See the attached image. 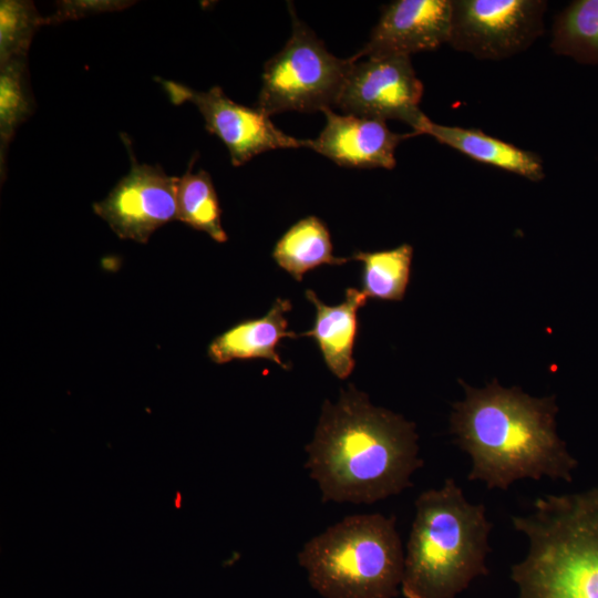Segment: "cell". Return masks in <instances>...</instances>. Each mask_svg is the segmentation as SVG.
Returning <instances> with one entry per match:
<instances>
[{
  "label": "cell",
  "instance_id": "6da1fadb",
  "mask_svg": "<svg viewBox=\"0 0 598 598\" xmlns=\"http://www.w3.org/2000/svg\"><path fill=\"white\" fill-rule=\"evenodd\" d=\"M419 451L413 422L350 384L336 403L323 402L305 466L322 502L370 505L413 485Z\"/></svg>",
  "mask_w": 598,
  "mask_h": 598
},
{
  "label": "cell",
  "instance_id": "7a4b0ae2",
  "mask_svg": "<svg viewBox=\"0 0 598 598\" xmlns=\"http://www.w3.org/2000/svg\"><path fill=\"white\" fill-rule=\"evenodd\" d=\"M465 398L453 404L450 432L472 460L468 481L502 491L519 480L571 482L578 462L556 431V398H535L493 380L482 389L458 381Z\"/></svg>",
  "mask_w": 598,
  "mask_h": 598
},
{
  "label": "cell",
  "instance_id": "3957f363",
  "mask_svg": "<svg viewBox=\"0 0 598 598\" xmlns=\"http://www.w3.org/2000/svg\"><path fill=\"white\" fill-rule=\"evenodd\" d=\"M512 525L528 543L511 567L517 598H598V486L537 497Z\"/></svg>",
  "mask_w": 598,
  "mask_h": 598
},
{
  "label": "cell",
  "instance_id": "277c9868",
  "mask_svg": "<svg viewBox=\"0 0 598 598\" xmlns=\"http://www.w3.org/2000/svg\"><path fill=\"white\" fill-rule=\"evenodd\" d=\"M414 505L401 592L405 598H455L488 574L492 523L485 506L468 502L452 477L422 492Z\"/></svg>",
  "mask_w": 598,
  "mask_h": 598
},
{
  "label": "cell",
  "instance_id": "5b68a950",
  "mask_svg": "<svg viewBox=\"0 0 598 598\" xmlns=\"http://www.w3.org/2000/svg\"><path fill=\"white\" fill-rule=\"evenodd\" d=\"M394 516H347L308 540L298 554L323 598H394L401 592L404 550Z\"/></svg>",
  "mask_w": 598,
  "mask_h": 598
},
{
  "label": "cell",
  "instance_id": "8992f818",
  "mask_svg": "<svg viewBox=\"0 0 598 598\" xmlns=\"http://www.w3.org/2000/svg\"><path fill=\"white\" fill-rule=\"evenodd\" d=\"M292 32L264 66L257 109L267 115L336 107L353 61L331 54L291 10Z\"/></svg>",
  "mask_w": 598,
  "mask_h": 598
},
{
  "label": "cell",
  "instance_id": "52a82bcc",
  "mask_svg": "<svg viewBox=\"0 0 598 598\" xmlns=\"http://www.w3.org/2000/svg\"><path fill=\"white\" fill-rule=\"evenodd\" d=\"M544 0H452L448 44L476 59L502 60L544 32Z\"/></svg>",
  "mask_w": 598,
  "mask_h": 598
},
{
  "label": "cell",
  "instance_id": "ba28073f",
  "mask_svg": "<svg viewBox=\"0 0 598 598\" xmlns=\"http://www.w3.org/2000/svg\"><path fill=\"white\" fill-rule=\"evenodd\" d=\"M422 95L410 56H372L353 61L336 107L344 114L402 121L417 132L427 117L420 110Z\"/></svg>",
  "mask_w": 598,
  "mask_h": 598
},
{
  "label": "cell",
  "instance_id": "9c48e42d",
  "mask_svg": "<svg viewBox=\"0 0 598 598\" xmlns=\"http://www.w3.org/2000/svg\"><path fill=\"white\" fill-rule=\"evenodd\" d=\"M156 80L173 104L189 102L197 106L206 130L223 141L234 166H240L266 151L309 146V140L287 135L269 115L257 107L234 102L219 86L200 92L174 81Z\"/></svg>",
  "mask_w": 598,
  "mask_h": 598
},
{
  "label": "cell",
  "instance_id": "30bf717a",
  "mask_svg": "<svg viewBox=\"0 0 598 598\" xmlns=\"http://www.w3.org/2000/svg\"><path fill=\"white\" fill-rule=\"evenodd\" d=\"M177 179L159 165L133 161L128 174L93 210L120 238L146 244L157 228L176 219Z\"/></svg>",
  "mask_w": 598,
  "mask_h": 598
},
{
  "label": "cell",
  "instance_id": "8fae6325",
  "mask_svg": "<svg viewBox=\"0 0 598 598\" xmlns=\"http://www.w3.org/2000/svg\"><path fill=\"white\" fill-rule=\"evenodd\" d=\"M452 0H396L383 7L365 45L352 58L406 55L448 42Z\"/></svg>",
  "mask_w": 598,
  "mask_h": 598
},
{
  "label": "cell",
  "instance_id": "7c38bea8",
  "mask_svg": "<svg viewBox=\"0 0 598 598\" xmlns=\"http://www.w3.org/2000/svg\"><path fill=\"white\" fill-rule=\"evenodd\" d=\"M326 125L316 140H309L308 148L330 158L336 164L358 168H386L396 165L398 145L416 132L394 133L384 121L337 114L332 109L323 111Z\"/></svg>",
  "mask_w": 598,
  "mask_h": 598
},
{
  "label": "cell",
  "instance_id": "4fadbf2b",
  "mask_svg": "<svg viewBox=\"0 0 598 598\" xmlns=\"http://www.w3.org/2000/svg\"><path fill=\"white\" fill-rule=\"evenodd\" d=\"M306 298L316 308L313 327L299 334L316 340L328 369L339 379H347L354 369L353 347L358 334V310L368 297L362 290L348 288L343 302L329 306L307 289Z\"/></svg>",
  "mask_w": 598,
  "mask_h": 598
},
{
  "label": "cell",
  "instance_id": "5bb4252c",
  "mask_svg": "<svg viewBox=\"0 0 598 598\" xmlns=\"http://www.w3.org/2000/svg\"><path fill=\"white\" fill-rule=\"evenodd\" d=\"M292 308L289 299L277 298L269 311L256 319L240 321L217 336L208 346L209 359L218 364L233 360L266 359L288 370L277 347L283 338H297L288 331L286 313Z\"/></svg>",
  "mask_w": 598,
  "mask_h": 598
},
{
  "label": "cell",
  "instance_id": "9a60e30c",
  "mask_svg": "<svg viewBox=\"0 0 598 598\" xmlns=\"http://www.w3.org/2000/svg\"><path fill=\"white\" fill-rule=\"evenodd\" d=\"M416 133L430 135L439 143L474 161L517 174L529 181L539 182L545 177L539 155L491 136L478 128L437 124L426 117Z\"/></svg>",
  "mask_w": 598,
  "mask_h": 598
},
{
  "label": "cell",
  "instance_id": "2e32d148",
  "mask_svg": "<svg viewBox=\"0 0 598 598\" xmlns=\"http://www.w3.org/2000/svg\"><path fill=\"white\" fill-rule=\"evenodd\" d=\"M276 264L295 280L321 266L343 265L350 258L336 257L330 231L316 216H308L293 224L276 243L272 254Z\"/></svg>",
  "mask_w": 598,
  "mask_h": 598
},
{
  "label": "cell",
  "instance_id": "e0dca14e",
  "mask_svg": "<svg viewBox=\"0 0 598 598\" xmlns=\"http://www.w3.org/2000/svg\"><path fill=\"white\" fill-rule=\"evenodd\" d=\"M551 50L580 64H598V0H575L554 19Z\"/></svg>",
  "mask_w": 598,
  "mask_h": 598
},
{
  "label": "cell",
  "instance_id": "ac0fdd59",
  "mask_svg": "<svg viewBox=\"0 0 598 598\" xmlns=\"http://www.w3.org/2000/svg\"><path fill=\"white\" fill-rule=\"evenodd\" d=\"M350 260L362 264V291L368 299L401 301L410 281L413 247L402 244L379 251H355Z\"/></svg>",
  "mask_w": 598,
  "mask_h": 598
},
{
  "label": "cell",
  "instance_id": "d6986e66",
  "mask_svg": "<svg viewBox=\"0 0 598 598\" xmlns=\"http://www.w3.org/2000/svg\"><path fill=\"white\" fill-rule=\"evenodd\" d=\"M34 110L27 56L0 64V173L6 177L7 152L17 128Z\"/></svg>",
  "mask_w": 598,
  "mask_h": 598
},
{
  "label": "cell",
  "instance_id": "ffe728a7",
  "mask_svg": "<svg viewBox=\"0 0 598 598\" xmlns=\"http://www.w3.org/2000/svg\"><path fill=\"white\" fill-rule=\"evenodd\" d=\"M188 171L177 179L176 219L189 227L205 231L215 241L225 243L228 237L221 227V209L210 175L205 171Z\"/></svg>",
  "mask_w": 598,
  "mask_h": 598
},
{
  "label": "cell",
  "instance_id": "44dd1931",
  "mask_svg": "<svg viewBox=\"0 0 598 598\" xmlns=\"http://www.w3.org/2000/svg\"><path fill=\"white\" fill-rule=\"evenodd\" d=\"M44 18L27 0L0 1V64L28 56L32 39Z\"/></svg>",
  "mask_w": 598,
  "mask_h": 598
},
{
  "label": "cell",
  "instance_id": "7402d4cb",
  "mask_svg": "<svg viewBox=\"0 0 598 598\" xmlns=\"http://www.w3.org/2000/svg\"><path fill=\"white\" fill-rule=\"evenodd\" d=\"M136 3L127 0H61L55 2L56 10L44 18V25L60 24L65 21L83 19L90 16L122 11Z\"/></svg>",
  "mask_w": 598,
  "mask_h": 598
}]
</instances>
